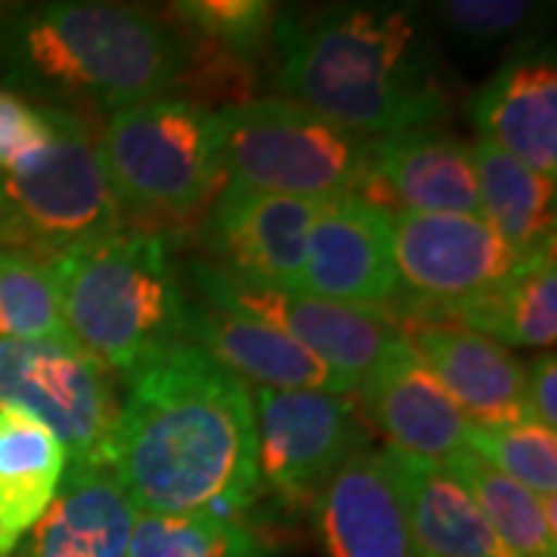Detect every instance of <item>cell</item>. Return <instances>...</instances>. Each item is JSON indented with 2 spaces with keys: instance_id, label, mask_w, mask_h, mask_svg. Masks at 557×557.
Masks as SVG:
<instances>
[{
  "instance_id": "cell-11",
  "label": "cell",
  "mask_w": 557,
  "mask_h": 557,
  "mask_svg": "<svg viewBox=\"0 0 557 557\" xmlns=\"http://www.w3.org/2000/svg\"><path fill=\"white\" fill-rule=\"evenodd\" d=\"M183 270H186V288L196 298L273 325L285 338L313 354L325 369H332L338 379L347 381L354 394L362 375L379 362L387 344L399 335L397 325L379 313L332 304L300 288H278L255 278L233 276L199 255L186 260Z\"/></svg>"
},
{
  "instance_id": "cell-2",
  "label": "cell",
  "mask_w": 557,
  "mask_h": 557,
  "mask_svg": "<svg viewBox=\"0 0 557 557\" xmlns=\"http://www.w3.org/2000/svg\"><path fill=\"white\" fill-rule=\"evenodd\" d=\"M278 97L362 137L424 131L449 112L437 40L412 7L338 3L276 28Z\"/></svg>"
},
{
  "instance_id": "cell-17",
  "label": "cell",
  "mask_w": 557,
  "mask_h": 557,
  "mask_svg": "<svg viewBox=\"0 0 557 557\" xmlns=\"http://www.w3.org/2000/svg\"><path fill=\"white\" fill-rule=\"evenodd\" d=\"M189 292V288H186ZM186 341L205 350L242 384L267 391H332L354 394V387L325 369L313 354L285 338L273 325L196 298L189 292Z\"/></svg>"
},
{
  "instance_id": "cell-12",
  "label": "cell",
  "mask_w": 557,
  "mask_h": 557,
  "mask_svg": "<svg viewBox=\"0 0 557 557\" xmlns=\"http://www.w3.org/2000/svg\"><path fill=\"white\" fill-rule=\"evenodd\" d=\"M298 288L391 319L399 298L394 214L357 193L322 201L310 226Z\"/></svg>"
},
{
  "instance_id": "cell-18",
  "label": "cell",
  "mask_w": 557,
  "mask_h": 557,
  "mask_svg": "<svg viewBox=\"0 0 557 557\" xmlns=\"http://www.w3.org/2000/svg\"><path fill=\"white\" fill-rule=\"evenodd\" d=\"M480 137L542 177H557V65L552 47L520 50L471 100Z\"/></svg>"
},
{
  "instance_id": "cell-26",
  "label": "cell",
  "mask_w": 557,
  "mask_h": 557,
  "mask_svg": "<svg viewBox=\"0 0 557 557\" xmlns=\"http://www.w3.org/2000/svg\"><path fill=\"white\" fill-rule=\"evenodd\" d=\"M0 338L78 344L65 325L60 278L47 255L0 245Z\"/></svg>"
},
{
  "instance_id": "cell-7",
  "label": "cell",
  "mask_w": 557,
  "mask_h": 557,
  "mask_svg": "<svg viewBox=\"0 0 557 557\" xmlns=\"http://www.w3.org/2000/svg\"><path fill=\"white\" fill-rule=\"evenodd\" d=\"M53 137L20 174L0 177L16 248L60 255L75 242L124 226L100 156V127L90 115L47 106Z\"/></svg>"
},
{
  "instance_id": "cell-21",
  "label": "cell",
  "mask_w": 557,
  "mask_h": 557,
  "mask_svg": "<svg viewBox=\"0 0 557 557\" xmlns=\"http://www.w3.org/2000/svg\"><path fill=\"white\" fill-rule=\"evenodd\" d=\"M406 505L421 557H511L480 511L478 498L437 461L379 446Z\"/></svg>"
},
{
  "instance_id": "cell-6",
  "label": "cell",
  "mask_w": 557,
  "mask_h": 557,
  "mask_svg": "<svg viewBox=\"0 0 557 557\" xmlns=\"http://www.w3.org/2000/svg\"><path fill=\"white\" fill-rule=\"evenodd\" d=\"M226 112V183L292 196L329 201L354 193L366 174L372 139L319 119L285 97L223 106Z\"/></svg>"
},
{
  "instance_id": "cell-23",
  "label": "cell",
  "mask_w": 557,
  "mask_h": 557,
  "mask_svg": "<svg viewBox=\"0 0 557 557\" xmlns=\"http://www.w3.org/2000/svg\"><path fill=\"white\" fill-rule=\"evenodd\" d=\"M480 220L518 258L555 251V180L542 177L493 143H474Z\"/></svg>"
},
{
  "instance_id": "cell-16",
  "label": "cell",
  "mask_w": 557,
  "mask_h": 557,
  "mask_svg": "<svg viewBox=\"0 0 557 557\" xmlns=\"http://www.w3.org/2000/svg\"><path fill=\"white\" fill-rule=\"evenodd\" d=\"M307 511L325 557H421L397 480L375 446L341 465Z\"/></svg>"
},
{
  "instance_id": "cell-9",
  "label": "cell",
  "mask_w": 557,
  "mask_h": 557,
  "mask_svg": "<svg viewBox=\"0 0 557 557\" xmlns=\"http://www.w3.org/2000/svg\"><path fill=\"white\" fill-rule=\"evenodd\" d=\"M251 403L260 493L288 508H307L341 465L372 449V424L354 394L255 387Z\"/></svg>"
},
{
  "instance_id": "cell-8",
  "label": "cell",
  "mask_w": 557,
  "mask_h": 557,
  "mask_svg": "<svg viewBox=\"0 0 557 557\" xmlns=\"http://www.w3.org/2000/svg\"><path fill=\"white\" fill-rule=\"evenodd\" d=\"M0 406L38 418L69 465H109L121 399L115 375L78 344L0 338Z\"/></svg>"
},
{
  "instance_id": "cell-32",
  "label": "cell",
  "mask_w": 557,
  "mask_h": 557,
  "mask_svg": "<svg viewBox=\"0 0 557 557\" xmlns=\"http://www.w3.org/2000/svg\"><path fill=\"white\" fill-rule=\"evenodd\" d=\"M557 362L555 354H539L533 366L527 369V416L542 428H557Z\"/></svg>"
},
{
  "instance_id": "cell-13",
  "label": "cell",
  "mask_w": 557,
  "mask_h": 557,
  "mask_svg": "<svg viewBox=\"0 0 557 557\" xmlns=\"http://www.w3.org/2000/svg\"><path fill=\"white\" fill-rule=\"evenodd\" d=\"M322 201L270 196L223 183L196 223L199 258L263 285L298 288L310 226Z\"/></svg>"
},
{
  "instance_id": "cell-25",
  "label": "cell",
  "mask_w": 557,
  "mask_h": 557,
  "mask_svg": "<svg viewBox=\"0 0 557 557\" xmlns=\"http://www.w3.org/2000/svg\"><path fill=\"white\" fill-rule=\"evenodd\" d=\"M471 496L502 548L511 557H557V498H542L511 478L498 474L483 458L465 449L446 465Z\"/></svg>"
},
{
  "instance_id": "cell-1",
  "label": "cell",
  "mask_w": 557,
  "mask_h": 557,
  "mask_svg": "<svg viewBox=\"0 0 557 557\" xmlns=\"http://www.w3.org/2000/svg\"><path fill=\"white\" fill-rule=\"evenodd\" d=\"M124 384L109 465L137 515L248 518L263 496L251 387L189 341Z\"/></svg>"
},
{
  "instance_id": "cell-31",
  "label": "cell",
  "mask_w": 557,
  "mask_h": 557,
  "mask_svg": "<svg viewBox=\"0 0 557 557\" xmlns=\"http://www.w3.org/2000/svg\"><path fill=\"white\" fill-rule=\"evenodd\" d=\"M536 3L523 0H446L440 20L468 40H496L515 35L533 20Z\"/></svg>"
},
{
  "instance_id": "cell-19",
  "label": "cell",
  "mask_w": 557,
  "mask_h": 557,
  "mask_svg": "<svg viewBox=\"0 0 557 557\" xmlns=\"http://www.w3.org/2000/svg\"><path fill=\"white\" fill-rule=\"evenodd\" d=\"M399 335L471 421L530 418L527 366L508 347L446 322H412Z\"/></svg>"
},
{
  "instance_id": "cell-4",
  "label": "cell",
  "mask_w": 557,
  "mask_h": 557,
  "mask_svg": "<svg viewBox=\"0 0 557 557\" xmlns=\"http://www.w3.org/2000/svg\"><path fill=\"white\" fill-rule=\"evenodd\" d=\"M50 260L72 338L115 379L186 341L189 292L171 236L124 223Z\"/></svg>"
},
{
  "instance_id": "cell-15",
  "label": "cell",
  "mask_w": 557,
  "mask_h": 557,
  "mask_svg": "<svg viewBox=\"0 0 557 557\" xmlns=\"http://www.w3.org/2000/svg\"><path fill=\"white\" fill-rule=\"evenodd\" d=\"M354 193L391 214L480 218L474 146L428 127L375 137Z\"/></svg>"
},
{
  "instance_id": "cell-3",
  "label": "cell",
  "mask_w": 557,
  "mask_h": 557,
  "mask_svg": "<svg viewBox=\"0 0 557 557\" xmlns=\"http://www.w3.org/2000/svg\"><path fill=\"white\" fill-rule=\"evenodd\" d=\"M189 60V38L127 3L47 0L0 20V87L81 115L177 94Z\"/></svg>"
},
{
  "instance_id": "cell-22",
  "label": "cell",
  "mask_w": 557,
  "mask_h": 557,
  "mask_svg": "<svg viewBox=\"0 0 557 557\" xmlns=\"http://www.w3.org/2000/svg\"><path fill=\"white\" fill-rule=\"evenodd\" d=\"M69 458L38 418L0 406V557H10L60 493Z\"/></svg>"
},
{
  "instance_id": "cell-28",
  "label": "cell",
  "mask_w": 557,
  "mask_h": 557,
  "mask_svg": "<svg viewBox=\"0 0 557 557\" xmlns=\"http://www.w3.org/2000/svg\"><path fill=\"white\" fill-rule=\"evenodd\" d=\"M468 449L536 496H557V434L536 421H471Z\"/></svg>"
},
{
  "instance_id": "cell-10",
  "label": "cell",
  "mask_w": 557,
  "mask_h": 557,
  "mask_svg": "<svg viewBox=\"0 0 557 557\" xmlns=\"http://www.w3.org/2000/svg\"><path fill=\"white\" fill-rule=\"evenodd\" d=\"M520 260L480 218L394 214V267L399 298L391 322H434L461 304L490 295Z\"/></svg>"
},
{
  "instance_id": "cell-30",
  "label": "cell",
  "mask_w": 557,
  "mask_h": 557,
  "mask_svg": "<svg viewBox=\"0 0 557 557\" xmlns=\"http://www.w3.org/2000/svg\"><path fill=\"white\" fill-rule=\"evenodd\" d=\"M53 121L47 106L0 87V177L20 174L47 149Z\"/></svg>"
},
{
  "instance_id": "cell-5",
  "label": "cell",
  "mask_w": 557,
  "mask_h": 557,
  "mask_svg": "<svg viewBox=\"0 0 557 557\" xmlns=\"http://www.w3.org/2000/svg\"><path fill=\"white\" fill-rule=\"evenodd\" d=\"M100 156L124 223L171 236L226 183V112L183 94L137 102L102 121Z\"/></svg>"
},
{
  "instance_id": "cell-27",
  "label": "cell",
  "mask_w": 557,
  "mask_h": 557,
  "mask_svg": "<svg viewBox=\"0 0 557 557\" xmlns=\"http://www.w3.org/2000/svg\"><path fill=\"white\" fill-rule=\"evenodd\" d=\"M127 557H276L248 520L137 515Z\"/></svg>"
},
{
  "instance_id": "cell-24",
  "label": "cell",
  "mask_w": 557,
  "mask_h": 557,
  "mask_svg": "<svg viewBox=\"0 0 557 557\" xmlns=\"http://www.w3.org/2000/svg\"><path fill=\"white\" fill-rule=\"evenodd\" d=\"M434 322L471 329L502 347H552L557 338L555 251L523 258L490 295L461 304Z\"/></svg>"
},
{
  "instance_id": "cell-29",
  "label": "cell",
  "mask_w": 557,
  "mask_h": 557,
  "mask_svg": "<svg viewBox=\"0 0 557 557\" xmlns=\"http://www.w3.org/2000/svg\"><path fill=\"white\" fill-rule=\"evenodd\" d=\"M183 38H196L223 57L248 62L276 40L282 13L270 0H180L171 7Z\"/></svg>"
},
{
  "instance_id": "cell-33",
  "label": "cell",
  "mask_w": 557,
  "mask_h": 557,
  "mask_svg": "<svg viewBox=\"0 0 557 557\" xmlns=\"http://www.w3.org/2000/svg\"><path fill=\"white\" fill-rule=\"evenodd\" d=\"M0 245H13L16 248V233H13V220H10V211H7L3 193H0Z\"/></svg>"
},
{
  "instance_id": "cell-20",
  "label": "cell",
  "mask_w": 557,
  "mask_h": 557,
  "mask_svg": "<svg viewBox=\"0 0 557 557\" xmlns=\"http://www.w3.org/2000/svg\"><path fill=\"white\" fill-rule=\"evenodd\" d=\"M137 508L112 465H69L60 493L10 557H127Z\"/></svg>"
},
{
  "instance_id": "cell-14",
  "label": "cell",
  "mask_w": 557,
  "mask_h": 557,
  "mask_svg": "<svg viewBox=\"0 0 557 557\" xmlns=\"http://www.w3.org/2000/svg\"><path fill=\"white\" fill-rule=\"evenodd\" d=\"M354 397L369 424L387 437L384 446L437 465H449L468 449L471 418L458 409L403 335L391 341L362 375Z\"/></svg>"
}]
</instances>
